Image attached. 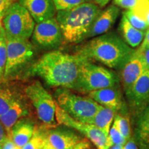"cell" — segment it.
<instances>
[{
	"label": "cell",
	"mask_w": 149,
	"mask_h": 149,
	"mask_svg": "<svg viewBox=\"0 0 149 149\" xmlns=\"http://www.w3.org/2000/svg\"><path fill=\"white\" fill-rule=\"evenodd\" d=\"M91 143L88 139H82L74 147L73 149H92Z\"/></svg>",
	"instance_id": "obj_32"
},
{
	"label": "cell",
	"mask_w": 149,
	"mask_h": 149,
	"mask_svg": "<svg viewBox=\"0 0 149 149\" xmlns=\"http://www.w3.org/2000/svg\"><path fill=\"white\" fill-rule=\"evenodd\" d=\"M120 13V8L114 4L102 10L93 22L87 39L93 38L108 33L116 22Z\"/></svg>",
	"instance_id": "obj_13"
},
{
	"label": "cell",
	"mask_w": 149,
	"mask_h": 149,
	"mask_svg": "<svg viewBox=\"0 0 149 149\" xmlns=\"http://www.w3.org/2000/svg\"><path fill=\"white\" fill-rule=\"evenodd\" d=\"M88 96L100 105L110 108L116 112L123 107L122 93L118 85L92 91L88 93Z\"/></svg>",
	"instance_id": "obj_15"
},
{
	"label": "cell",
	"mask_w": 149,
	"mask_h": 149,
	"mask_svg": "<svg viewBox=\"0 0 149 149\" xmlns=\"http://www.w3.org/2000/svg\"><path fill=\"white\" fill-rule=\"evenodd\" d=\"M6 10H0V34H1V31L3 29V17H4L5 12Z\"/></svg>",
	"instance_id": "obj_38"
},
{
	"label": "cell",
	"mask_w": 149,
	"mask_h": 149,
	"mask_svg": "<svg viewBox=\"0 0 149 149\" xmlns=\"http://www.w3.org/2000/svg\"><path fill=\"white\" fill-rule=\"evenodd\" d=\"M128 140L121 133V132L117 129L115 124H113L108 137V144L110 148L113 145H120L124 146Z\"/></svg>",
	"instance_id": "obj_25"
},
{
	"label": "cell",
	"mask_w": 149,
	"mask_h": 149,
	"mask_svg": "<svg viewBox=\"0 0 149 149\" xmlns=\"http://www.w3.org/2000/svg\"><path fill=\"white\" fill-rule=\"evenodd\" d=\"M7 59V44L6 36L4 29H3L0 34V83L3 79Z\"/></svg>",
	"instance_id": "obj_24"
},
{
	"label": "cell",
	"mask_w": 149,
	"mask_h": 149,
	"mask_svg": "<svg viewBox=\"0 0 149 149\" xmlns=\"http://www.w3.org/2000/svg\"><path fill=\"white\" fill-rule=\"evenodd\" d=\"M129 107L137 118L149 104V69H146L126 93Z\"/></svg>",
	"instance_id": "obj_11"
},
{
	"label": "cell",
	"mask_w": 149,
	"mask_h": 149,
	"mask_svg": "<svg viewBox=\"0 0 149 149\" xmlns=\"http://www.w3.org/2000/svg\"><path fill=\"white\" fill-rule=\"evenodd\" d=\"M46 140L55 149H73L82 139L77 134L66 130H51L46 136Z\"/></svg>",
	"instance_id": "obj_16"
},
{
	"label": "cell",
	"mask_w": 149,
	"mask_h": 149,
	"mask_svg": "<svg viewBox=\"0 0 149 149\" xmlns=\"http://www.w3.org/2000/svg\"><path fill=\"white\" fill-rule=\"evenodd\" d=\"M109 149H123V146H120V145H113Z\"/></svg>",
	"instance_id": "obj_40"
},
{
	"label": "cell",
	"mask_w": 149,
	"mask_h": 149,
	"mask_svg": "<svg viewBox=\"0 0 149 149\" xmlns=\"http://www.w3.org/2000/svg\"><path fill=\"white\" fill-rule=\"evenodd\" d=\"M17 100L15 91L3 80L0 83V116L4 114L15 102Z\"/></svg>",
	"instance_id": "obj_22"
},
{
	"label": "cell",
	"mask_w": 149,
	"mask_h": 149,
	"mask_svg": "<svg viewBox=\"0 0 149 149\" xmlns=\"http://www.w3.org/2000/svg\"><path fill=\"white\" fill-rule=\"evenodd\" d=\"M32 42L37 48L50 50L59 47L63 42V35L56 17L35 24Z\"/></svg>",
	"instance_id": "obj_10"
},
{
	"label": "cell",
	"mask_w": 149,
	"mask_h": 149,
	"mask_svg": "<svg viewBox=\"0 0 149 149\" xmlns=\"http://www.w3.org/2000/svg\"><path fill=\"white\" fill-rule=\"evenodd\" d=\"M116 111L101 106L90 124H93L109 135L112 123L114 121Z\"/></svg>",
	"instance_id": "obj_21"
},
{
	"label": "cell",
	"mask_w": 149,
	"mask_h": 149,
	"mask_svg": "<svg viewBox=\"0 0 149 149\" xmlns=\"http://www.w3.org/2000/svg\"><path fill=\"white\" fill-rule=\"evenodd\" d=\"M137 51L140 53L143 59H144L145 64H146L147 68L149 69V47L141 44L138 48H137Z\"/></svg>",
	"instance_id": "obj_30"
},
{
	"label": "cell",
	"mask_w": 149,
	"mask_h": 149,
	"mask_svg": "<svg viewBox=\"0 0 149 149\" xmlns=\"http://www.w3.org/2000/svg\"><path fill=\"white\" fill-rule=\"evenodd\" d=\"M27 111L19 100H17L13 104L10 109L4 114L0 116V122L1 123L7 133L10 132L11 129L22 117L25 116Z\"/></svg>",
	"instance_id": "obj_20"
},
{
	"label": "cell",
	"mask_w": 149,
	"mask_h": 149,
	"mask_svg": "<svg viewBox=\"0 0 149 149\" xmlns=\"http://www.w3.org/2000/svg\"><path fill=\"white\" fill-rule=\"evenodd\" d=\"M126 17L128 20L135 29L139 30V31L146 32V30L149 28L148 24L144 20L141 19L138 16L136 15L131 10H125L122 13Z\"/></svg>",
	"instance_id": "obj_26"
},
{
	"label": "cell",
	"mask_w": 149,
	"mask_h": 149,
	"mask_svg": "<svg viewBox=\"0 0 149 149\" xmlns=\"http://www.w3.org/2000/svg\"><path fill=\"white\" fill-rule=\"evenodd\" d=\"M55 97L57 105L70 117L88 124L101 107L89 96L78 95L68 88H58L55 91Z\"/></svg>",
	"instance_id": "obj_5"
},
{
	"label": "cell",
	"mask_w": 149,
	"mask_h": 149,
	"mask_svg": "<svg viewBox=\"0 0 149 149\" xmlns=\"http://www.w3.org/2000/svg\"><path fill=\"white\" fill-rule=\"evenodd\" d=\"M137 144L135 137H131L123 146V149H139L138 145Z\"/></svg>",
	"instance_id": "obj_33"
},
{
	"label": "cell",
	"mask_w": 149,
	"mask_h": 149,
	"mask_svg": "<svg viewBox=\"0 0 149 149\" xmlns=\"http://www.w3.org/2000/svg\"><path fill=\"white\" fill-rule=\"evenodd\" d=\"M7 59L3 74L4 81H9L19 74L34 60L37 49L29 40L6 38Z\"/></svg>",
	"instance_id": "obj_6"
},
{
	"label": "cell",
	"mask_w": 149,
	"mask_h": 149,
	"mask_svg": "<svg viewBox=\"0 0 149 149\" xmlns=\"http://www.w3.org/2000/svg\"><path fill=\"white\" fill-rule=\"evenodd\" d=\"M46 136L35 130L32 138L22 149H43L46 140Z\"/></svg>",
	"instance_id": "obj_27"
},
{
	"label": "cell",
	"mask_w": 149,
	"mask_h": 149,
	"mask_svg": "<svg viewBox=\"0 0 149 149\" xmlns=\"http://www.w3.org/2000/svg\"><path fill=\"white\" fill-rule=\"evenodd\" d=\"M84 57L59 51L44 54L27 70L28 76H38L52 87L73 88Z\"/></svg>",
	"instance_id": "obj_1"
},
{
	"label": "cell",
	"mask_w": 149,
	"mask_h": 149,
	"mask_svg": "<svg viewBox=\"0 0 149 149\" xmlns=\"http://www.w3.org/2000/svg\"><path fill=\"white\" fill-rule=\"evenodd\" d=\"M17 0H0V10H6L13 3Z\"/></svg>",
	"instance_id": "obj_34"
},
{
	"label": "cell",
	"mask_w": 149,
	"mask_h": 149,
	"mask_svg": "<svg viewBox=\"0 0 149 149\" xmlns=\"http://www.w3.org/2000/svg\"><path fill=\"white\" fill-rule=\"evenodd\" d=\"M17 1L29 10L37 23L54 17L57 11L53 0H17Z\"/></svg>",
	"instance_id": "obj_14"
},
{
	"label": "cell",
	"mask_w": 149,
	"mask_h": 149,
	"mask_svg": "<svg viewBox=\"0 0 149 149\" xmlns=\"http://www.w3.org/2000/svg\"><path fill=\"white\" fill-rule=\"evenodd\" d=\"M101 8L95 3L86 2L71 9L57 11L56 19L61 28L63 42L79 44L87 39Z\"/></svg>",
	"instance_id": "obj_3"
},
{
	"label": "cell",
	"mask_w": 149,
	"mask_h": 149,
	"mask_svg": "<svg viewBox=\"0 0 149 149\" xmlns=\"http://www.w3.org/2000/svg\"><path fill=\"white\" fill-rule=\"evenodd\" d=\"M113 124L117 128L124 137L128 140L131 137V128H130V118L126 115L117 114L115 115Z\"/></svg>",
	"instance_id": "obj_23"
},
{
	"label": "cell",
	"mask_w": 149,
	"mask_h": 149,
	"mask_svg": "<svg viewBox=\"0 0 149 149\" xmlns=\"http://www.w3.org/2000/svg\"><path fill=\"white\" fill-rule=\"evenodd\" d=\"M146 69L148 68L144 59L136 49L132 57L121 70L120 79L125 93Z\"/></svg>",
	"instance_id": "obj_12"
},
{
	"label": "cell",
	"mask_w": 149,
	"mask_h": 149,
	"mask_svg": "<svg viewBox=\"0 0 149 149\" xmlns=\"http://www.w3.org/2000/svg\"><path fill=\"white\" fill-rule=\"evenodd\" d=\"M0 149H1V148H0Z\"/></svg>",
	"instance_id": "obj_41"
},
{
	"label": "cell",
	"mask_w": 149,
	"mask_h": 149,
	"mask_svg": "<svg viewBox=\"0 0 149 149\" xmlns=\"http://www.w3.org/2000/svg\"><path fill=\"white\" fill-rule=\"evenodd\" d=\"M25 93L36 111L41 122L53 126L56 120L57 102L39 81H35L25 88Z\"/></svg>",
	"instance_id": "obj_8"
},
{
	"label": "cell",
	"mask_w": 149,
	"mask_h": 149,
	"mask_svg": "<svg viewBox=\"0 0 149 149\" xmlns=\"http://www.w3.org/2000/svg\"><path fill=\"white\" fill-rule=\"evenodd\" d=\"M141 44H143L144 46L149 47V28L146 30V32H145V36L144 38V40H143V42Z\"/></svg>",
	"instance_id": "obj_37"
},
{
	"label": "cell",
	"mask_w": 149,
	"mask_h": 149,
	"mask_svg": "<svg viewBox=\"0 0 149 149\" xmlns=\"http://www.w3.org/2000/svg\"><path fill=\"white\" fill-rule=\"evenodd\" d=\"M93 1L99 7L103 8V7H105L109 3L110 0H93Z\"/></svg>",
	"instance_id": "obj_36"
},
{
	"label": "cell",
	"mask_w": 149,
	"mask_h": 149,
	"mask_svg": "<svg viewBox=\"0 0 149 149\" xmlns=\"http://www.w3.org/2000/svg\"><path fill=\"white\" fill-rule=\"evenodd\" d=\"M35 131V126L30 121L22 120L18 121L11 129V138L17 146L22 148L32 138Z\"/></svg>",
	"instance_id": "obj_18"
},
{
	"label": "cell",
	"mask_w": 149,
	"mask_h": 149,
	"mask_svg": "<svg viewBox=\"0 0 149 149\" xmlns=\"http://www.w3.org/2000/svg\"><path fill=\"white\" fill-rule=\"evenodd\" d=\"M1 149H22V148H20L15 144L13 140L11 138L10 134H8L6 138L2 144Z\"/></svg>",
	"instance_id": "obj_31"
},
{
	"label": "cell",
	"mask_w": 149,
	"mask_h": 149,
	"mask_svg": "<svg viewBox=\"0 0 149 149\" xmlns=\"http://www.w3.org/2000/svg\"><path fill=\"white\" fill-rule=\"evenodd\" d=\"M120 35L107 33L76 47V55L95 60L112 69L122 70L135 52Z\"/></svg>",
	"instance_id": "obj_2"
},
{
	"label": "cell",
	"mask_w": 149,
	"mask_h": 149,
	"mask_svg": "<svg viewBox=\"0 0 149 149\" xmlns=\"http://www.w3.org/2000/svg\"><path fill=\"white\" fill-rule=\"evenodd\" d=\"M56 120L59 124L73 128L81 133L97 149H109L107 134L95 125L74 120L57 105Z\"/></svg>",
	"instance_id": "obj_9"
},
{
	"label": "cell",
	"mask_w": 149,
	"mask_h": 149,
	"mask_svg": "<svg viewBox=\"0 0 149 149\" xmlns=\"http://www.w3.org/2000/svg\"><path fill=\"white\" fill-rule=\"evenodd\" d=\"M135 137L140 149H149V104L137 117Z\"/></svg>",
	"instance_id": "obj_19"
},
{
	"label": "cell",
	"mask_w": 149,
	"mask_h": 149,
	"mask_svg": "<svg viewBox=\"0 0 149 149\" xmlns=\"http://www.w3.org/2000/svg\"><path fill=\"white\" fill-rule=\"evenodd\" d=\"M120 80L115 72L84 59L80 66L78 77L72 89L88 94L92 91L117 86Z\"/></svg>",
	"instance_id": "obj_4"
},
{
	"label": "cell",
	"mask_w": 149,
	"mask_h": 149,
	"mask_svg": "<svg viewBox=\"0 0 149 149\" xmlns=\"http://www.w3.org/2000/svg\"><path fill=\"white\" fill-rule=\"evenodd\" d=\"M43 149H55L54 148L53 146H52L51 144H49V142L47 140H46V142H45V144H44V148Z\"/></svg>",
	"instance_id": "obj_39"
},
{
	"label": "cell",
	"mask_w": 149,
	"mask_h": 149,
	"mask_svg": "<svg viewBox=\"0 0 149 149\" xmlns=\"http://www.w3.org/2000/svg\"><path fill=\"white\" fill-rule=\"evenodd\" d=\"M3 26L6 38L29 40L32 37L35 21L29 10L16 1L6 10Z\"/></svg>",
	"instance_id": "obj_7"
},
{
	"label": "cell",
	"mask_w": 149,
	"mask_h": 149,
	"mask_svg": "<svg viewBox=\"0 0 149 149\" xmlns=\"http://www.w3.org/2000/svg\"><path fill=\"white\" fill-rule=\"evenodd\" d=\"M7 135L8 134H7L6 131L4 127L1 124V123L0 122V148H1L3 141H4L6 138Z\"/></svg>",
	"instance_id": "obj_35"
},
{
	"label": "cell",
	"mask_w": 149,
	"mask_h": 149,
	"mask_svg": "<svg viewBox=\"0 0 149 149\" xmlns=\"http://www.w3.org/2000/svg\"><path fill=\"white\" fill-rule=\"evenodd\" d=\"M119 31L128 45L133 48L139 47L144 40L145 32L135 29L124 14L119 24Z\"/></svg>",
	"instance_id": "obj_17"
},
{
	"label": "cell",
	"mask_w": 149,
	"mask_h": 149,
	"mask_svg": "<svg viewBox=\"0 0 149 149\" xmlns=\"http://www.w3.org/2000/svg\"><path fill=\"white\" fill-rule=\"evenodd\" d=\"M139 0H113V4L125 10H130L135 6Z\"/></svg>",
	"instance_id": "obj_29"
},
{
	"label": "cell",
	"mask_w": 149,
	"mask_h": 149,
	"mask_svg": "<svg viewBox=\"0 0 149 149\" xmlns=\"http://www.w3.org/2000/svg\"><path fill=\"white\" fill-rule=\"evenodd\" d=\"M56 10H64L71 9L81 3L90 2L91 0H53Z\"/></svg>",
	"instance_id": "obj_28"
}]
</instances>
